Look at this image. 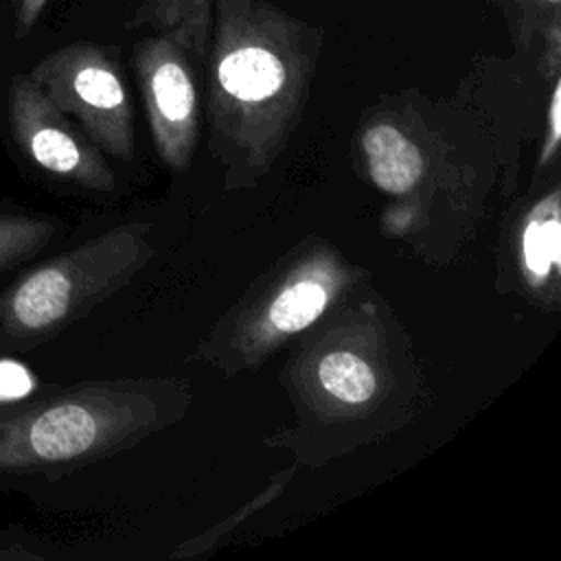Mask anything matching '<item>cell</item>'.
I'll return each mask as SVG.
<instances>
[{
  "instance_id": "9a60e30c",
  "label": "cell",
  "mask_w": 561,
  "mask_h": 561,
  "mask_svg": "<svg viewBox=\"0 0 561 561\" xmlns=\"http://www.w3.org/2000/svg\"><path fill=\"white\" fill-rule=\"evenodd\" d=\"M559 145H561V77H554L550 79L548 103L543 110V134L539 140V151L535 162L537 178L557 160Z\"/></svg>"
},
{
  "instance_id": "9c48e42d",
  "label": "cell",
  "mask_w": 561,
  "mask_h": 561,
  "mask_svg": "<svg viewBox=\"0 0 561 561\" xmlns=\"http://www.w3.org/2000/svg\"><path fill=\"white\" fill-rule=\"evenodd\" d=\"M7 121L18 149L44 173L92 193H112L116 178L105 153L46 96L18 72L4 88Z\"/></svg>"
},
{
  "instance_id": "52a82bcc",
  "label": "cell",
  "mask_w": 561,
  "mask_h": 561,
  "mask_svg": "<svg viewBox=\"0 0 561 561\" xmlns=\"http://www.w3.org/2000/svg\"><path fill=\"white\" fill-rule=\"evenodd\" d=\"M26 75L110 158H134V116L121 66L107 46L70 39L44 53Z\"/></svg>"
},
{
  "instance_id": "7c38bea8",
  "label": "cell",
  "mask_w": 561,
  "mask_h": 561,
  "mask_svg": "<svg viewBox=\"0 0 561 561\" xmlns=\"http://www.w3.org/2000/svg\"><path fill=\"white\" fill-rule=\"evenodd\" d=\"M215 0H140L131 26L175 33L197 61H204Z\"/></svg>"
},
{
  "instance_id": "3957f363",
  "label": "cell",
  "mask_w": 561,
  "mask_h": 561,
  "mask_svg": "<svg viewBox=\"0 0 561 561\" xmlns=\"http://www.w3.org/2000/svg\"><path fill=\"white\" fill-rule=\"evenodd\" d=\"M320 31L267 0H215L206 48L208 151L221 191L254 188L287 149L309 96Z\"/></svg>"
},
{
  "instance_id": "6da1fadb",
  "label": "cell",
  "mask_w": 561,
  "mask_h": 561,
  "mask_svg": "<svg viewBox=\"0 0 561 561\" xmlns=\"http://www.w3.org/2000/svg\"><path fill=\"white\" fill-rule=\"evenodd\" d=\"M280 386L291 419L263 438L318 469L388 440L419 414L425 379L412 337L370 280L287 344Z\"/></svg>"
},
{
  "instance_id": "2e32d148",
  "label": "cell",
  "mask_w": 561,
  "mask_h": 561,
  "mask_svg": "<svg viewBox=\"0 0 561 561\" xmlns=\"http://www.w3.org/2000/svg\"><path fill=\"white\" fill-rule=\"evenodd\" d=\"M522 15V31L526 44L541 37L550 26L561 24V0H513Z\"/></svg>"
},
{
  "instance_id": "8fae6325",
  "label": "cell",
  "mask_w": 561,
  "mask_h": 561,
  "mask_svg": "<svg viewBox=\"0 0 561 561\" xmlns=\"http://www.w3.org/2000/svg\"><path fill=\"white\" fill-rule=\"evenodd\" d=\"M57 0H0V72L4 88L50 50V18Z\"/></svg>"
},
{
  "instance_id": "8992f818",
  "label": "cell",
  "mask_w": 561,
  "mask_h": 561,
  "mask_svg": "<svg viewBox=\"0 0 561 561\" xmlns=\"http://www.w3.org/2000/svg\"><path fill=\"white\" fill-rule=\"evenodd\" d=\"M151 221L118 224L0 291V346L33 348L85 318L147 267Z\"/></svg>"
},
{
  "instance_id": "ba28073f",
  "label": "cell",
  "mask_w": 561,
  "mask_h": 561,
  "mask_svg": "<svg viewBox=\"0 0 561 561\" xmlns=\"http://www.w3.org/2000/svg\"><path fill=\"white\" fill-rule=\"evenodd\" d=\"M195 61L193 53L171 31L142 37L131 53L153 149L175 173L191 167L199 138Z\"/></svg>"
},
{
  "instance_id": "4fadbf2b",
  "label": "cell",
  "mask_w": 561,
  "mask_h": 561,
  "mask_svg": "<svg viewBox=\"0 0 561 561\" xmlns=\"http://www.w3.org/2000/svg\"><path fill=\"white\" fill-rule=\"evenodd\" d=\"M298 467L291 462L287 469L276 471L267 484L254 493L248 502H243L239 508H234L228 517L215 522L213 526L204 528L202 533H197L195 537L182 541L171 554L169 559H193V557H206L210 552H215V548H219L224 543V539H228L230 535H234L241 524H245L248 519H252L256 513H261L263 508H267L274 500H278L283 495V491L287 489L289 480L296 476Z\"/></svg>"
},
{
  "instance_id": "ac0fdd59",
  "label": "cell",
  "mask_w": 561,
  "mask_h": 561,
  "mask_svg": "<svg viewBox=\"0 0 561 561\" xmlns=\"http://www.w3.org/2000/svg\"><path fill=\"white\" fill-rule=\"evenodd\" d=\"M33 383L28 370L20 364H0V399L20 397Z\"/></svg>"
},
{
  "instance_id": "5b68a950",
  "label": "cell",
  "mask_w": 561,
  "mask_h": 561,
  "mask_svg": "<svg viewBox=\"0 0 561 561\" xmlns=\"http://www.w3.org/2000/svg\"><path fill=\"white\" fill-rule=\"evenodd\" d=\"M370 272L320 234H307L276 259L206 331L191 353L221 377L256 370L302 335Z\"/></svg>"
},
{
  "instance_id": "277c9868",
  "label": "cell",
  "mask_w": 561,
  "mask_h": 561,
  "mask_svg": "<svg viewBox=\"0 0 561 561\" xmlns=\"http://www.w3.org/2000/svg\"><path fill=\"white\" fill-rule=\"evenodd\" d=\"M193 388L175 377L92 379L0 408V473L72 469L180 423Z\"/></svg>"
},
{
  "instance_id": "30bf717a",
  "label": "cell",
  "mask_w": 561,
  "mask_h": 561,
  "mask_svg": "<svg viewBox=\"0 0 561 561\" xmlns=\"http://www.w3.org/2000/svg\"><path fill=\"white\" fill-rule=\"evenodd\" d=\"M506 285L539 311L561 307V186L552 180L522 202L502 237Z\"/></svg>"
},
{
  "instance_id": "5bb4252c",
  "label": "cell",
  "mask_w": 561,
  "mask_h": 561,
  "mask_svg": "<svg viewBox=\"0 0 561 561\" xmlns=\"http://www.w3.org/2000/svg\"><path fill=\"white\" fill-rule=\"evenodd\" d=\"M57 221L28 213H0V272L35 256L55 234Z\"/></svg>"
},
{
  "instance_id": "e0dca14e",
  "label": "cell",
  "mask_w": 561,
  "mask_h": 561,
  "mask_svg": "<svg viewBox=\"0 0 561 561\" xmlns=\"http://www.w3.org/2000/svg\"><path fill=\"white\" fill-rule=\"evenodd\" d=\"M44 541L26 528H0V561H44L48 559Z\"/></svg>"
},
{
  "instance_id": "7a4b0ae2",
  "label": "cell",
  "mask_w": 561,
  "mask_h": 561,
  "mask_svg": "<svg viewBox=\"0 0 561 561\" xmlns=\"http://www.w3.org/2000/svg\"><path fill=\"white\" fill-rule=\"evenodd\" d=\"M353 158L364 180L388 197L381 232L438 267L451 263L476 234L497 178H508V169L513 173L482 123L403 99L364 112Z\"/></svg>"
}]
</instances>
